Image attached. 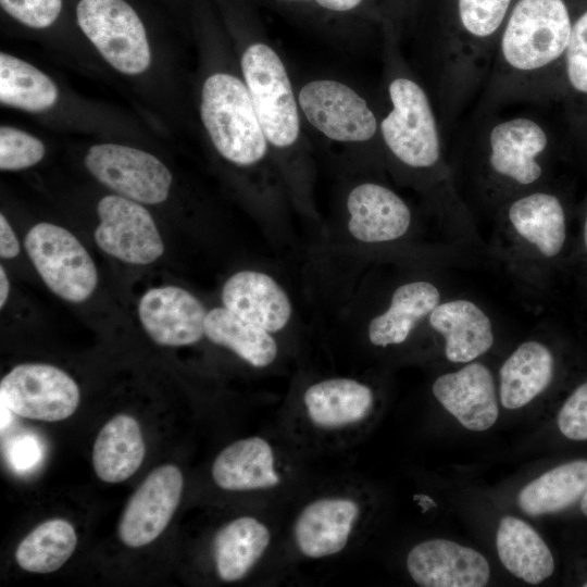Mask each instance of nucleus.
I'll return each instance as SVG.
<instances>
[{
  "label": "nucleus",
  "instance_id": "a211bd4d",
  "mask_svg": "<svg viewBox=\"0 0 587 587\" xmlns=\"http://www.w3.org/2000/svg\"><path fill=\"white\" fill-rule=\"evenodd\" d=\"M221 299L228 311L271 334L284 329L292 314L286 291L272 276L259 271L242 270L230 275Z\"/></svg>",
  "mask_w": 587,
  "mask_h": 587
},
{
  "label": "nucleus",
  "instance_id": "ddd939ff",
  "mask_svg": "<svg viewBox=\"0 0 587 587\" xmlns=\"http://www.w3.org/2000/svg\"><path fill=\"white\" fill-rule=\"evenodd\" d=\"M184 478L172 464L159 466L129 498L117 533L123 544L139 548L153 541L167 526L178 507Z\"/></svg>",
  "mask_w": 587,
  "mask_h": 587
},
{
  "label": "nucleus",
  "instance_id": "a878e982",
  "mask_svg": "<svg viewBox=\"0 0 587 587\" xmlns=\"http://www.w3.org/2000/svg\"><path fill=\"white\" fill-rule=\"evenodd\" d=\"M145 451L139 423L127 414L115 415L104 424L95 440V472L105 483H121L139 469Z\"/></svg>",
  "mask_w": 587,
  "mask_h": 587
},
{
  "label": "nucleus",
  "instance_id": "7ed1b4c3",
  "mask_svg": "<svg viewBox=\"0 0 587 587\" xmlns=\"http://www.w3.org/2000/svg\"><path fill=\"white\" fill-rule=\"evenodd\" d=\"M387 91L390 110L379 122L384 146L401 165L445 184V129L434 100L421 83L402 72L390 78Z\"/></svg>",
  "mask_w": 587,
  "mask_h": 587
},
{
  "label": "nucleus",
  "instance_id": "79ce46f5",
  "mask_svg": "<svg viewBox=\"0 0 587 587\" xmlns=\"http://www.w3.org/2000/svg\"><path fill=\"white\" fill-rule=\"evenodd\" d=\"M584 241L587 249V213H586L585 223H584Z\"/></svg>",
  "mask_w": 587,
  "mask_h": 587
},
{
  "label": "nucleus",
  "instance_id": "cd10ccee",
  "mask_svg": "<svg viewBox=\"0 0 587 587\" xmlns=\"http://www.w3.org/2000/svg\"><path fill=\"white\" fill-rule=\"evenodd\" d=\"M270 540L266 525L252 516H241L227 523L213 541L220 578L224 582L243 578L263 555Z\"/></svg>",
  "mask_w": 587,
  "mask_h": 587
},
{
  "label": "nucleus",
  "instance_id": "f3484780",
  "mask_svg": "<svg viewBox=\"0 0 587 587\" xmlns=\"http://www.w3.org/2000/svg\"><path fill=\"white\" fill-rule=\"evenodd\" d=\"M348 230L366 243L392 241L407 234L412 222L408 203L389 187L366 182L347 197Z\"/></svg>",
  "mask_w": 587,
  "mask_h": 587
},
{
  "label": "nucleus",
  "instance_id": "39448f33",
  "mask_svg": "<svg viewBox=\"0 0 587 587\" xmlns=\"http://www.w3.org/2000/svg\"><path fill=\"white\" fill-rule=\"evenodd\" d=\"M243 82L270 145L285 149L300 136L299 104L286 67L266 43L247 47L241 57Z\"/></svg>",
  "mask_w": 587,
  "mask_h": 587
},
{
  "label": "nucleus",
  "instance_id": "4c0bfd02",
  "mask_svg": "<svg viewBox=\"0 0 587 587\" xmlns=\"http://www.w3.org/2000/svg\"><path fill=\"white\" fill-rule=\"evenodd\" d=\"M12 462L20 467L32 465L38 459V446L27 438L15 442L11 451Z\"/></svg>",
  "mask_w": 587,
  "mask_h": 587
},
{
  "label": "nucleus",
  "instance_id": "1a4fd4ad",
  "mask_svg": "<svg viewBox=\"0 0 587 587\" xmlns=\"http://www.w3.org/2000/svg\"><path fill=\"white\" fill-rule=\"evenodd\" d=\"M79 399L76 382L50 364H18L0 383V402L22 417L62 421L76 411Z\"/></svg>",
  "mask_w": 587,
  "mask_h": 587
},
{
  "label": "nucleus",
  "instance_id": "9d476101",
  "mask_svg": "<svg viewBox=\"0 0 587 587\" xmlns=\"http://www.w3.org/2000/svg\"><path fill=\"white\" fill-rule=\"evenodd\" d=\"M84 162L93 177L122 197L142 204H157L168 196L170 170L146 151L99 143L88 150Z\"/></svg>",
  "mask_w": 587,
  "mask_h": 587
},
{
  "label": "nucleus",
  "instance_id": "9b49d317",
  "mask_svg": "<svg viewBox=\"0 0 587 587\" xmlns=\"http://www.w3.org/2000/svg\"><path fill=\"white\" fill-rule=\"evenodd\" d=\"M93 237L107 254L129 264L147 265L164 252L163 239L150 212L120 195L103 197L97 207Z\"/></svg>",
  "mask_w": 587,
  "mask_h": 587
},
{
  "label": "nucleus",
  "instance_id": "f257e3e1",
  "mask_svg": "<svg viewBox=\"0 0 587 587\" xmlns=\"http://www.w3.org/2000/svg\"><path fill=\"white\" fill-rule=\"evenodd\" d=\"M565 0H517L502 28L475 110L537 104L552 92L572 27Z\"/></svg>",
  "mask_w": 587,
  "mask_h": 587
},
{
  "label": "nucleus",
  "instance_id": "58836bf2",
  "mask_svg": "<svg viewBox=\"0 0 587 587\" xmlns=\"http://www.w3.org/2000/svg\"><path fill=\"white\" fill-rule=\"evenodd\" d=\"M319 5L337 12L349 11L359 5L362 0H314Z\"/></svg>",
  "mask_w": 587,
  "mask_h": 587
},
{
  "label": "nucleus",
  "instance_id": "2f4dec72",
  "mask_svg": "<svg viewBox=\"0 0 587 587\" xmlns=\"http://www.w3.org/2000/svg\"><path fill=\"white\" fill-rule=\"evenodd\" d=\"M55 84L41 71L13 55L0 54V101L30 112L51 108L58 100Z\"/></svg>",
  "mask_w": 587,
  "mask_h": 587
},
{
  "label": "nucleus",
  "instance_id": "c9c22d12",
  "mask_svg": "<svg viewBox=\"0 0 587 587\" xmlns=\"http://www.w3.org/2000/svg\"><path fill=\"white\" fill-rule=\"evenodd\" d=\"M562 435L572 440H587V383L577 387L558 414Z\"/></svg>",
  "mask_w": 587,
  "mask_h": 587
},
{
  "label": "nucleus",
  "instance_id": "37998d69",
  "mask_svg": "<svg viewBox=\"0 0 587 587\" xmlns=\"http://www.w3.org/2000/svg\"><path fill=\"white\" fill-rule=\"evenodd\" d=\"M584 586L587 587V583Z\"/></svg>",
  "mask_w": 587,
  "mask_h": 587
},
{
  "label": "nucleus",
  "instance_id": "2eb2a0df",
  "mask_svg": "<svg viewBox=\"0 0 587 587\" xmlns=\"http://www.w3.org/2000/svg\"><path fill=\"white\" fill-rule=\"evenodd\" d=\"M407 567L423 587H483L490 575L482 553L447 539H429L413 547Z\"/></svg>",
  "mask_w": 587,
  "mask_h": 587
},
{
  "label": "nucleus",
  "instance_id": "0eeeda50",
  "mask_svg": "<svg viewBox=\"0 0 587 587\" xmlns=\"http://www.w3.org/2000/svg\"><path fill=\"white\" fill-rule=\"evenodd\" d=\"M77 23L102 57L122 73L135 75L148 68L151 54L145 27L123 0H80Z\"/></svg>",
  "mask_w": 587,
  "mask_h": 587
},
{
  "label": "nucleus",
  "instance_id": "b1692460",
  "mask_svg": "<svg viewBox=\"0 0 587 587\" xmlns=\"http://www.w3.org/2000/svg\"><path fill=\"white\" fill-rule=\"evenodd\" d=\"M372 389L351 378H329L307 388L303 403L310 420L324 428L362 421L373 407Z\"/></svg>",
  "mask_w": 587,
  "mask_h": 587
},
{
  "label": "nucleus",
  "instance_id": "5701e85b",
  "mask_svg": "<svg viewBox=\"0 0 587 587\" xmlns=\"http://www.w3.org/2000/svg\"><path fill=\"white\" fill-rule=\"evenodd\" d=\"M437 286L428 280H412L399 286L389 307L369 324L367 336L374 346L400 345L413 328L440 302Z\"/></svg>",
  "mask_w": 587,
  "mask_h": 587
},
{
  "label": "nucleus",
  "instance_id": "72a5a7b5",
  "mask_svg": "<svg viewBox=\"0 0 587 587\" xmlns=\"http://www.w3.org/2000/svg\"><path fill=\"white\" fill-rule=\"evenodd\" d=\"M563 74L573 92L587 97V9L574 21Z\"/></svg>",
  "mask_w": 587,
  "mask_h": 587
},
{
  "label": "nucleus",
  "instance_id": "6e6552de",
  "mask_svg": "<svg viewBox=\"0 0 587 587\" xmlns=\"http://www.w3.org/2000/svg\"><path fill=\"white\" fill-rule=\"evenodd\" d=\"M297 100L307 121L334 141L366 142L379 134L380 121L367 101L341 82L311 80Z\"/></svg>",
  "mask_w": 587,
  "mask_h": 587
},
{
  "label": "nucleus",
  "instance_id": "f8f14e48",
  "mask_svg": "<svg viewBox=\"0 0 587 587\" xmlns=\"http://www.w3.org/2000/svg\"><path fill=\"white\" fill-rule=\"evenodd\" d=\"M511 3L512 0H457V24L438 39L442 53L464 67L489 64Z\"/></svg>",
  "mask_w": 587,
  "mask_h": 587
},
{
  "label": "nucleus",
  "instance_id": "dca6fc26",
  "mask_svg": "<svg viewBox=\"0 0 587 587\" xmlns=\"http://www.w3.org/2000/svg\"><path fill=\"white\" fill-rule=\"evenodd\" d=\"M433 394L439 403L470 430L483 432L497 421L495 382L487 366L470 362L436 378Z\"/></svg>",
  "mask_w": 587,
  "mask_h": 587
},
{
  "label": "nucleus",
  "instance_id": "a19ab883",
  "mask_svg": "<svg viewBox=\"0 0 587 587\" xmlns=\"http://www.w3.org/2000/svg\"><path fill=\"white\" fill-rule=\"evenodd\" d=\"M580 509H582L583 513L587 516V491L584 495V497L582 498Z\"/></svg>",
  "mask_w": 587,
  "mask_h": 587
},
{
  "label": "nucleus",
  "instance_id": "aec40b11",
  "mask_svg": "<svg viewBox=\"0 0 587 587\" xmlns=\"http://www.w3.org/2000/svg\"><path fill=\"white\" fill-rule=\"evenodd\" d=\"M427 320L432 328L444 337L445 354L450 362H473L494 344L491 321L472 300L440 301Z\"/></svg>",
  "mask_w": 587,
  "mask_h": 587
},
{
  "label": "nucleus",
  "instance_id": "f704fd0d",
  "mask_svg": "<svg viewBox=\"0 0 587 587\" xmlns=\"http://www.w3.org/2000/svg\"><path fill=\"white\" fill-rule=\"evenodd\" d=\"M0 3L8 14L33 28L50 26L62 8V0H0Z\"/></svg>",
  "mask_w": 587,
  "mask_h": 587
},
{
  "label": "nucleus",
  "instance_id": "4be33fe9",
  "mask_svg": "<svg viewBox=\"0 0 587 587\" xmlns=\"http://www.w3.org/2000/svg\"><path fill=\"white\" fill-rule=\"evenodd\" d=\"M215 484L225 490L264 489L279 484L270 444L260 437L237 440L224 448L212 465Z\"/></svg>",
  "mask_w": 587,
  "mask_h": 587
},
{
  "label": "nucleus",
  "instance_id": "f03ea898",
  "mask_svg": "<svg viewBox=\"0 0 587 587\" xmlns=\"http://www.w3.org/2000/svg\"><path fill=\"white\" fill-rule=\"evenodd\" d=\"M528 109L475 110L463 134L484 182L507 201L539 188L552 146L548 125Z\"/></svg>",
  "mask_w": 587,
  "mask_h": 587
},
{
  "label": "nucleus",
  "instance_id": "412c9836",
  "mask_svg": "<svg viewBox=\"0 0 587 587\" xmlns=\"http://www.w3.org/2000/svg\"><path fill=\"white\" fill-rule=\"evenodd\" d=\"M505 214L516 235L542 257H557L565 242L563 204L554 193L536 188L507 201Z\"/></svg>",
  "mask_w": 587,
  "mask_h": 587
},
{
  "label": "nucleus",
  "instance_id": "e433bc0d",
  "mask_svg": "<svg viewBox=\"0 0 587 587\" xmlns=\"http://www.w3.org/2000/svg\"><path fill=\"white\" fill-rule=\"evenodd\" d=\"M21 250L20 241L12 229L7 217L0 214V257L2 259H14Z\"/></svg>",
  "mask_w": 587,
  "mask_h": 587
},
{
  "label": "nucleus",
  "instance_id": "c756f323",
  "mask_svg": "<svg viewBox=\"0 0 587 587\" xmlns=\"http://www.w3.org/2000/svg\"><path fill=\"white\" fill-rule=\"evenodd\" d=\"M587 491V460L563 463L532 480L520 492V508L529 515L562 511Z\"/></svg>",
  "mask_w": 587,
  "mask_h": 587
},
{
  "label": "nucleus",
  "instance_id": "7c9ffc66",
  "mask_svg": "<svg viewBox=\"0 0 587 587\" xmlns=\"http://www.w3.org/2000/svg\"><path fill=\"white\" fill-rule=\"evenodd\" d=\"M76 544L77 536L70 522L63 519L48 520L22 539L15 551V560L27 572H54L70 559Z\"/></svg>",
  "mask_w": 587,
  "mask_h": 587
},
{
  "label": "nucleus",
  "instance_id": "393cba45",
  "mask_svg": "<svg viewBox=\"0 0 587 587\" xmlns=\"http://www.w3.org/2000/svg\"><path fill=\"white\" fill-rule=\"evenodd\" d=\"M554 359L549 348L537 341L521 344L503 362L499 372V394L505 409H520L550 384Z\"/></svg>",
  "mask_w": 587,
  "mask_h": 587
},
{
  "label": "nucleus",
  "instance_id": "473e14b6",
  "mask_svg": "<svg viewBox=\"0 0 587 587\" xmlns=\"http://www.w3.org/2000/svg\"><path fill=\"white\" fill-rule=\"evenodd\" d=\"M46 152L43 143L36 137L10 126L0 128V168L18 171L41 161Z\"/></svg>",
  "mask_w": 587,
  "mask_h": 587
},
{
  "label": "nucleus",
  "instance_id": "4468645a",
  "mask_svg": "<svg viewBox=\"0 0 587 587\" xmlns=\"http://www.w3.org/2000/svg\"><path fill=\"white\" fill-rule=\"evenodd\" d=\"M207 313L193 294L174 285L147 290L138 303L145 332L154 342L167 347L198 342L204 336Z\"/></svg>",
  "mask_w": 587,
  "mask_h": 587
},
{
  "label": "nucleus",
  "instance_id": "20e7f679",
  "mask_svg": "<svg viewBox=\"0 0 587 587\" xmlns=\"http://www.w3.org/2000/svg\"><path fill=\"white\" fill-rule=\"evenodd\" d=\"M200 113L217 152L227 161L250 166L267 152L268 141L245 82L215 73L202 87Z\"/></svg>",
  "mask_w": 587,
  "mask_h": 587
},
{
  "label": "nucleus",
  "instance_id": "bb28decb",
  "mask_svg": "<svg viewBox=\"0 0 587 587\" xmlns=\"http://www.w3.org/2000/svg\"><path fill=\"white\" fill-rule=\"evenodd\" d=\"M496 546L503 566L526 583L539 584L554 571L548 546L534 528L517 517L504 516L500 521Z\"/></svg>",
  "mask_w": 587,
  "mask_h": 587
},
{
  "label": "nucleus",
  "instance_id": "6ab92c4d",
  "mask_svg": "<svg viewBox=\"0 0 587 587\" xmlns=\"http://www.w3.org/2000/svg\"><path fill=\"white\" fill-rule=\"evenodd\" d=\"M360 514L358 503L349 498H321L298 515L294 536L302 554L309 558L334 555L347 546Z\"/></svg>",
  "mask_w": 587,
  "mask_h": 587
},
{
  "label": "nucleus",
  "instance_id": "423d86ee",
  "mask_svg": "<svg viewBox=\"0 0 587 587\" xmlns=\"http://www.w3.org/2000/svg\"><path fill=\"white\" fill-rule=\"evenodd\" d=\"M24 248L42 282L61 299L79 303L95 291V262L70 230L48 222L38 223L26 234Z\"/></svg>",
  "mask_w": 587,
  "mask_h": 587
},
{
  "label": "nucleus",
  "instance_id": "ea45409f",
  "mask_svg": "<svg viewBox=\"0 0 587 587\" xmlns=\"http://www.w3.org/2000/svg\"><path fill=\"white\" fill-rule=\"evenodd\" d=\"M10 295V280L4 267L0 266V308L2 309Z\"/></svg>",
  "mask_w": 587,
  "mask_h": 587
},
{
  "label": "nucleus",
  "instance_id": "c85d7f7f",
  "mask_svg": "<svg viewBox=\"0 0 587 587\" xmlns=\"http://www.w3.org/2000/svg\"><path fill=\"white\" fill-rule=\"evenodd\" d=\"M204 336L254 367H265L277 357V342L270 332L240 319L223 305L208 311Z\"/></svg>",
  "mask_w": 587,
  "mask_h": 587
}]
</instances>
